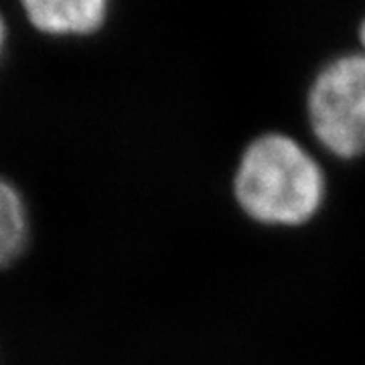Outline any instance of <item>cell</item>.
<instances>
[{
  "label": "cell",
  "mask_w": 365,
  "mask_h": 365,
  "mask_svg": "<svg viewBox=\"0 0 365 365\" xmlns=\"http://www.w3.org/2000/svg\"><path fill=\"white\" fill-rule=\"evenodd\" d=\"M234 199L252 222L300 227L313 222L327 199L321 163L284 132H264L246 144L234 173Z\"/></svg>",
  "instance_id": "obj_1"
},
{
  "label": "cell",
  "mask_w": 365,
  "mask_h": 365,
  "mask_svg": "<svg viewBox=\"0 0 365 365\" xmlns=\"http://www.w3.org/2000/svg\"><path fill=\"white\" fill-rule=\"evenodd\" d=\"M307 120L314 140L341 160L365 157V53L327 61L307 91Z\"/></svg>",
  "instance_id": "obj_2"
},
{
  "label": "cell",
  "mask_w": 365,
  "mask_h": 365,
  "mask_svg": "<svg viewBox=\"0 0 365 365\" xmlns=\"http://www.w3.org/2000/svg\"><path fill=\"white\" fill-rule=\"evenodd\" d=\"M31 23L51 35H90L102 29L108 16L104 0H29Z\"/></svg>",
  "instance_id": "obj_3"
},
{
  "label": "cell",
  "mask_w": 365,
  "mask_h": 365,
  "mask_svg": "<svg viewBox=\"0 0 365 365\" xmlns=\"http://www.w3.org/2000/svg\"><path fill=\"white\" fill-rule=\"evenodd\" d=\"M26 223L25 203L13 185L0 179V266H6L25 250Z\"/></svg>",
  "instance_id": "obj_4"
},
{
  "label": "cell",
  "mask_w": 365,
  "mask_h": 365,
  "mask_svg": "<svg viewBox=\"0 0 365 365\" xmlns=\"http://www.w3.org/2000/svg\"><path fill=\"white\" fill-rule=\"evenodd\" d=\"M359 43H361V51L365 53V16H364V21H361V25H359Z\"/></svg>",
  "instance_id": "obj_5"
},
{
  "label": "cell",
  "mask_w": 365,
  "mask_h": 365,
  "mask_svg": "<svg viewBox=\"0 0 365 365\" xmlns=\"http://www.w3.org/2000/svg\"><path fill=\"white\" fill-rule=\"evenodd\" d=\"M2 43H4V23L0 19V49H2Z\"/></svg>",
  "instance_id": "obj_6"
}]
</instances>
